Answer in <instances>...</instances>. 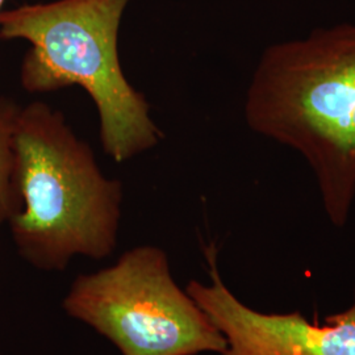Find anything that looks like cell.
Segmentation results:
<instances>
[{
	"label": "cell",
	"instance_id": "1",
	"mask_svg": "<svg viewBox=\"0 0 355 355\" xmlns=\"http://www.w3.org/2000/svg\"><path fill=\"white\" fill-rule=\"evenodd\" d=\"M245 119L255 133L304 157L331 221L343 225L355 195V24L268 46L248 89Z\"/></svg>",
	"mask_w": 355,
	"mask_h": 355
},
{
	"label": "cell",
	"instance_id": "2",
	"mask_svg": "<svg viewBox=\"0 0 355 355\" xmlns=\"http://www.w3.org/2000/svg\"><path fill=\"white\" fill-rule=\"evenodd\" d=\"M20 209L8 221L17 253L41 271H64L76 255L114 253L123 184L105 177L64 114L42 102L15 105Z\"/></svg>",
	"mask_w": 355,
	"mask_h": 355
},
{
	"label": "cell",
	"instance_id": "3",
	"mask_svg": "<svg viewBox=\"0 0 355 355\" xmlns=\"http://www.w3.org/2000/svg\"><path fill=\"white\" fill-rule=\"evenodd\" d=\"M130 0H58L0 12V38L28 41L23 89L46 94L79 86L99 114L103 150L123 164L155 148L164 133L124 74L119 29Z\"/></svg>",
	"mask_w": 355,
	"mask_h": 355
},
{
	"label": "cell",
	"instance_id": "4",
	"mask_svg": "<svg viewBox=\"0 0 355 355\" xmlns=\"http://www.w3.org/2000/svg\"><path fill=\"white\" fill-rule=\"evenodd\" d=\"M62 308L123 355L223 354L227 349L220 330L173 278L165 250L153 245L78 275Z\"/></svg>",
	"mask_w": 355,
	"mask_h": 355
},
{
	"label": "cell",
	"instance_id": "5",
	"mask_svg": "<svg viewBox=\"0 0 355 355\" xmlns=\"http://www.w3.org/2000/svg\"><path fill=\"white\" fill-rule=\"evenodd\" d=\"M205 257L212 284L191 280L186 291L224 336L223 355H355V303L327 318L322 327L299 313H259L242 304L223 283L214 246Z\"/></svg>",
	"mask_w": 355,
	"mask_h": 355
},
{
	"label": "cell",
	"instance_id": "6",
	"mask_svg": "<svg viewBox=\"0 0 355 355\" xmlns=\"http://www.w3.org/2000/svg\"><path fill=\"white\" fill-rule=\"evenodd\" d=\"M15 103L0 102V225L8 223L19 209L16 184V150L13 142Z\"/></svg>",
	"mask_w": 355,
	"mask_h": 355
},
{
	"label": "cell",
	"instance_id": "7",
	"mask_svg": "<svg viewBox=\"0 0 355 355\" xmlns=\"http://www.w3.org/2000/svg\"><path fill=\"white\" fill-rule=\"evenodd\" d=\"M4 1H6V0H0V12H1V7H3V4H4Z\"/></svg>",
	"mask_w": 355,
	"mask_h": 355
}]
</instances>
